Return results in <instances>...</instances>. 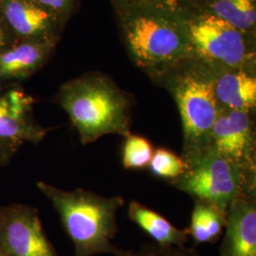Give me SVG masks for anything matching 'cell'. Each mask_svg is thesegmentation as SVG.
I'll return each mask as SVG.
<instances>
[{
    "label": "cell",
    "instance_id": "ac0fdd59",
    "mask_svg": "<svg viewBox=\"0 0 256 256\" xmlns=\"http://www.w3.org/2000/svg\"><path fill=\"white\" fill-rule=\"evenodd\" d=\"M148 169L153 176L170 182L183 174L186 164L180 156L160 147L155 149Z\"/></svg>",
    "mask_w": 256,
    "mask_h": 256
},
{
    "label": "cell",
    "instance_id": "d4e9b609",
    "mask_svg": "<svg viewBox=\"0 0 256 256\" xmlns=\"http://www.w3.org/2000/svg\"><path fill=\"white\" fill-rule=\"evenodd\" d=\"M0 256H1V254H0Z\"/></svg>",
    "mask_w": 256,
    "mask_h": 256
},
{
    "label": "cell",
    "instance_id": "4fadbf2b",
    "mask_svg": "<svg viewBox=\"0 0 256 256\" xmlns=\"http://www.w3.org/2000/svg\"><path fill=\"white\" fill-rule=\"evenodd\" d=\"M214 90L220 108L254 112L256 70L212 68Z\"/></svg>",
    "mask_w": 256,
    "mask_h": 256
},
{
    "label": "cell",
    "instance_id": "e0dca14e",
    "mask_svg": "<svg viewBox=\"0 0 256 256\" xmlns=\"http://www.w3.org/2000/svg\"><path fill=\"white\" fill-rule=\"evenodd\" d=\"M122 164L126 170H144L149 166L155 148L151 142L140 135L130 134L124 138Z\"/></svg>",
    "mask_w": 256,
    "mask_h": 256
},
{
    "label": "cell",
    "instance_id": "5bb4252c",
    "mask_svg": "<svg viewBox=\"0 0 256 256\" xmlns=\"http://www.w3.org/2000/svg\"><path fill=\"white\" fill-rule=\"evenodd\" d=\"M128 216L144 232L160 246H185L188 242L189 230H180L160 216L149 209L140 202L133 200L129 203Z\"/></svg>",
    "mask_w": 256,
    "mask_h": 256
},
{
    "label": "cell",
    "instance_id": "ba28073f",
    "mask_svg": "<svg viewBox=\"0 0 256 256\" xmlns=\"http://www.w3.org/2000/svg\"><path fill=\"white\" fill-rule=\"evenodd\" d=\"M210 148L256 172L254 112L220 108L210 132Z\"/></svg>",
    "mask_w": 256,
    "mask_h": 256
},
{
    "label": "cell",
    "instance_id": "5b68a950",
    "mask_svg": "<svg viewBox=\"0 0 256 256\" xmlns=\"http://www.w3.org/2000/svg\"><path fill=\"white\" fill-rule=\"evenodd\" d=\"M178 7L194 61L210 68L256 70V36L202 10Z\"/></svg>",
    "mask_w": 256,
    "mask_h": 256
},
{
    "label": "cell",
    "instance_id": "2e32d148",
    "mask_svg": "<svg viewBox=\"0 0 256 256\" xmlns=\"http://www.w3.org/2000/svg\"><path fill=\"white\" fill-rule=\"evenodd\" d=\"M225 225L226 216L220 210L205 202L194 200L188 230L196 244L216 241L225 229Z\"/></svg>",
    "mask_w": 256,
    "mask_h": 256
},
{
    "label": "cell",
    "instance_id": "7a4b0ae2",
    "mask_svg": "<svg viewBox=\"0 0 256 256\" xmlns=\"http://www.w3.org/2000/svg\"><path fill=\"white\" fill-rule=\"evenodd\" d=\"M56 102L66 112L82 146L106 135L131 134L132 99L101 72H88L64 82Z\"/></svg>",
    "mask_w": 256,
    "mask_h": 256
},
{
    "label": "cell",
    "instance_id": "52a82bcc",
    "mask_svg": "<svg viewBox=\"0 0 256 256\" xmlns=\"http://www.w3.org/2000/svg\"><path fill=\"white\" fill-rule=\"evenodd\" d=\"M0 254L58 256L36 208L19 203L0 206Z\"/></svg>",
    "mask_w": 256,
    "mask_h": 256
},
{
    "label": "cell",
    "instance_id": "30bf717a",
    "mask_svg": "<svg viewBox=\"0 0 256 256\" xmlns=\"http://www.w3.org/2000/svg\"><path fill=\"white\" fill-rule=\"evenodd\" d=\"M34 99L20 88L3 90L0 86V142L21 146L41 142L48 129L34 117Z\"/></svg>",
    "mask_w": 256,
    "mask_h": 256
},
{
    "label": "cell",
    "instance_id": "3957f363",
    "mask_svg": "<svg viewBox=\"0 0 256 256\" xmlns=\"http://www.w3.org/2000/svg\"><path fill=\"white\" fill-rule=\"evenodd\" d=\"M36 186L58 212L74 244V256L122 254L124 250L113 244L118 232L117 214L124 205L120 196H104L81 188L66 191L42 180Z\"/></svg>",
    "mask_w": 256,
    "mask_h": 256
},
{
    "label": "cell",
    "instance_id": "277c9868",
    "mask_svg": "<svg viewBox=\"0 0 256 256\" xmlns=\"http://www.w3.org/2000/svg\"><path fill=\"white\" fill-rule=\"evenodd\" d=\"M174 98L182 126L180 156L188 162L210 146L212 128L220 106L214 90V70L198 61H190L154 80Z\"/></svg>",
    "mask_w": 256,
    "mask_h": 256
},
{
    "label": "cell",
    "instance_id": "8fae6325",
    "mask_svg": "<svg viewBox=\"0 0 256 256\" xmlns=\"http://www.w3.org/2000/svg\"><path fill=\"white\" fill-rule=\"evenodd\" d=\"M218 256H256V192L230 204Z\"/></svg>",
    "mask_w": 256,
    "mask_h": 256
},
{
    "label": "cell",
    "instance_id": "9a60e30c",
    "mask_svg": "<svg viewBox=\"0 0 256 256\" xmlns=\"http://www.w3.org/2000/svg\"><path fill=\"white\" fill-rule=\"evenodd\" d=\"M190 8L207 12L238 30L256 36V0H208L198 7Z\"/></svg>",
    "mask_w": 256,
    "mask_h": 256
},
{
    "label": "cell",
    "instance_id": "cb8c5ba5",
    "mask_svg": "<svg viewBox=\"0 0 256 256\" xmlns=\"http://www.w3.org/2000/svg\"><path fill=\"white\" fill-rule=\"evenodd\" d=\"M178 5L185 7H198L208 0H174Z\"/></svg>",
    "mask_w": 256,
    "mask_h": 256
},
{
    "label": "cell",
    "instance_id": "7c38bea8",
    "mask_svg": "<svg viewBox=\"0 0 256 256\" xmlns=\"http://www.w3.org/2000/svg\"><path fill=\"white\" fill-rule=\"evenodd\" d=\"M56 44L18 41L0 52V86L23 81L40 70L54 52Z\"/></svg>",
    "mask_w": 256,
    "mask_h": 256
},
{
    "label": "cell",
    "instance_id": "6da1fadb",
    "mask_svg": "<svg viewBox=\"0 0 256 256\" xmlns=\"http://www.w3.org/2000/svg\"><path fill=\"white\" fill-rule=\"evenodd\" d=\"M118 14L129 54L153 81L194 60L182 12L174 0H146Z\"/></svg>",
    "mask_w": 256,
    "mask_h": 256
},
{
    "label": "cell",
    "instance_id": "44dd1931",
    "mask_svg": "<svg viewBox=\"0 0 256 256\" xmlns=\"http://www.w3.org/2000/svg\"><path fill=\"white\" fill-rule=\"evenodd\" d=\"M19 40L12 34L4 19L0 16V52L18 43Z\"/></svg>",
    "mask_w": 256,
    "mask_h": 256
},
{
    "label": "cell",
    "instance_id": "603a6c76",
    "mask_svg": "<svg viewBox=\"0 0 256 256\" xmlns=\"http://www.w3.org/2000/svg\"><path fill=\"white\" fill-rule=\"evenodd\" d=\"M144 1H146V0H113L115 8L117 9V10L126 9L130 6L142 3Z\"/></svg>",
    "mask_w": 256,
    "mask_h": 256
},
{
    "label": "cell",
    "instance_id": "ffe728a7",
    "mask_svg": "<svg viewBox=\"0 0 256 256\" xmlns=\"http://www.w3.org/2000/svg\"><path fill=\"white\" fill-rule=\"evenodd\" d=\"M41 7L54 12L57 16L68 21L75 8V0H32Z\"/></svg>",
    "mask_w": 256,
    "mask_h": 256
},
{
    "label": "cell",
    "instance_id": "7402d4cb",
    "mask_svg": "<svg viewBox=\"0 0 256 256\" xmlns=\"http://www.w3.org/2000/svg\"><path fill=\"white\" fill-rule=\"evenodd\" d=\"M19 146L0 142V167L8 164L18 151Z\"/></svg>",
    "mask_w": 256,
    "mask_h": 256
},
{
    "label": "cell",
    "instance_id": "8992f818",
    "mask_svg": "<svg viewBox=\"0 0 256 256\" xmlns=\"http://www.w3.org/2000/svg\"><path fill=\"white\" fill-rule=\"evenodd\" d=\"M185 164L183 174L168 183L194 200L214 207L225 216L230 204L239 196L256 192V172L220 155L210 147Z\"/></svg>",
    "mask_w": 256,
    "mask_h": 256
},
{
    "label": "cell",
    "instance_id": "9c48e42d",
    "mask_svg": "<svg viewBox=\"0 0 256 256\" xmlns=\"http://www.w3.org/2000/svg\"><path fill=\"white\" fill-rule=\"evenodd\" d=\"M0 16L19 41L57 44L66 23L32 0H0Z\"/></svg>",
    "mask_w": 256,
    "mask_h": 256
},
{
    "label": "cell",
    "instance_id": "d6986e66",
    "mask_svg": "<svg viewBox=\"0 0 256 256\" xmlns=\"http://www.w3.org/2000/svg\"><path fill=\"white\" fill-rule=\"evenodd\" d=\"M120 256H202L196 250L186 246H160L156 243L142 244L134 250H124Z\"/></svg>",
    "mask_w": 256,
    "mask_h": 256
}]
</instances>
